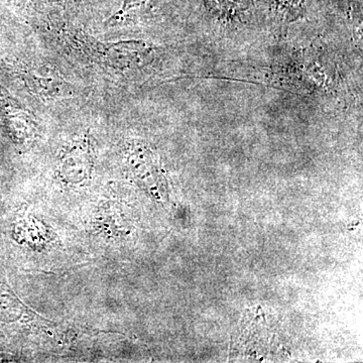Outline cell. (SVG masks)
I'll return each mask as SVG.
<instances>
[{
	"label": "cell",
	"instance_id": "6da1fadb",
	"mask_svg": "<svg viewBox=\"0 0 363 363\" xmlns=\"http://www.w3.org/2000/svg\"><path fill=\"white\" fill-rule=\"evenodd\" d=\"M0 106L14 138L18 142H26L35 136L37 123L32 112L28 111L25 107L20 106L18 102L2 94V92H0Z\"/></svg>",
	"mask_w": 363,
	"mask_h": 363
},
{
	"label": "cell",
	"instance_id": "3957f363",
	"mask_svg": "<svg viewBox=\"0 0 363 363\" xmlns=\"http://www.w3.org/2000/svg\"><path fill=\"white\" fill-rule=\"evenodd\" d=\"M28 82L33 92L40 96L55 98L67 96L68 85L57 72L47 66L33 67L28 72Z\"/></svg>",
	"mask_w": 363,
	"mask_h": 363
},
{
	"label": "cell",
	"instance_id": "7a4b0ae2",
	"mask_svg": "<svg viewBox=\"0 0 363 363\" xmlns=\"http://www.w3.org/2000/svg\"><path fill=\"white\" fill-rule=\"evenodd\" d=\"M92 161L85 143H75L60 162V174L67 183H82L90 178Z\"/></svg>",
	"mask_w": 363,
	"mask_h": 363
},
{
	"label": "cell",
	"instance_id": "277c9868",
	"mask_svg": "<svg viewBox=\"0 0 363 363\" xmlns=\"http://www.w3.org/2000/svg\"><path fill=\"white\" fill-rule=\"evenodd\" d=\"M150 52V47L143 42H119L108 45L105 55L112 66L130 69L138 65Z\"/></svg>",
	"mask_w": 363,
	"mask_h": 363
}]
</instances>
